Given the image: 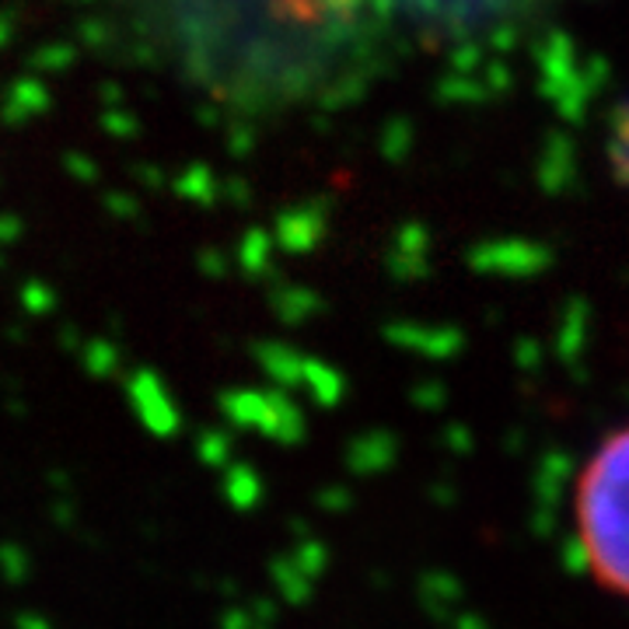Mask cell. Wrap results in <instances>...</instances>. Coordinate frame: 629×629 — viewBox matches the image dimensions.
<instances>
[{
    "label": "cell",
    "instance_id": "1",
    "mask_svg": "<svg viewBox=\"0 0 629 629\" xmlns=\"http://www.w3.org/2000/svg\"><path fill=\"white\" fill-rule=\"evenodd\" d=\"M186 85L242 116L333 91L368 53L381 0H112Z\"/></svg>",
    "mask_w": 629,
    "mask_h": 629
},
{
    "label": "cell",
    "instance_id": "2",
    "mask_svg": "<svg viewBox=\"0 0 629 629\" xmlns=\"http://www.w3.org/2000/svg\"><path fill=\"white\" fill-rule=\"evenodd\" d=\"M574 525L591 577L629 602V424L587 459L574 493Z\"/></svg>",
    "mask_w": 629,
    "mask_h": 629
}]
</instances>
